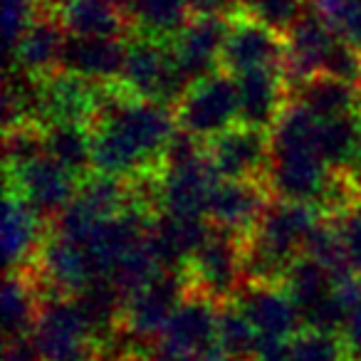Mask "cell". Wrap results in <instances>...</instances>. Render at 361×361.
<instances>
[{
    "label": "cell",
    "instance_id": "obj_34",
    "mask_svg": "<svg viewBox=\"0 0 361 361\" xmlns=\"http://www.w3.org/2000/svg\"><path fill=\"white\" fill-rule=\"evenodd\" d=\"M341 339L349 351V361H361V307L346 317L341 326Z\"/></svg>",
    "mask_w": 361,
    "mask_h": 361
},
{
    "label": "cell",
    "instance_id": "obj_15",
    "mask_svg": "<svg viewBox=\"0 0 361 361\" xmlns=\"http://www.w3.org/2000/svg\"><path fill=\"white\" fill-rule=\"evenodd\" d=\"M270 201L272 196L265 180L218 178L208 198L206 218L211 226L245 238L257 226Z\"/></svg>",
    "mask_w": 361,
    "mask_h": 361
},
{
    "label": "cell",
    "instance_id": "obj_33",
    "mask_svg": "<svg viewBox=\"0 0 361 361\" xmlns=\"http://www.w3.org/2000/svg\"><path fill=\"white\" fill-rule=\"evenodd\" d=\"M346 247V255L356 275H361V203L349 206L344 213L331 218Z\"/></svg>",
    "mask_w": 361,
    "mask_h": 361
},
{
    "label": "cell",
    "instance_id": "obj_21",
    "mask_svg": "<svg viewBox=\"0 0 361 361\" xmlns=\"http://www.w3.org/2000/svg\"><path fill=\"white\" fill-rule=\"evenodd\" d=\"M50 233V223L18 193L6 191L3 201V250L8 270H23L35 262L42 243Z\"/></svg>",
    "mask_w": 361,
    "mask_h": 361
},
{
    "label": "cell",
    "instance_id": "obj_38",
    "mask_svg": "<svg viewBox=\"0 0 361 361\" xmlns=\"http://www.w3.org/2000/svg\"><path fill=\"white\" fill-rule=\"evenodd\" d=\"M141 361H186V359H180V356H171V354H166V351H161V349H156V351H151L146 359H141Z\"/></svg>",
    "mask_w": 361,
    "mask_h": 361
},
{
    "label": "cell",
    "instance_id": "obj_25",
    "mask_svg": "<svg viewBox=\"0 0 361 361\" xmlns=\"http://www.w3.org/2000/svg\"><path fill=\"white\" fill-rule=\"evenodd\" d=\"M67 35L80 37H129L134 27L121 8L109 0H70L60 11Z\"/></svg>",
    "mask_w": 361,
    "mask_h": 361
},
{
    "label": "cell",
    "instance_id": "obj_3",
    "mask_svg": "<svg viewBox=\"0 0 361 361\" xmlns=\"http://www.w3.org/2000/svg\"><path fill=\"white\" fill-rule=\"evenodd\" d=\"M116 87L126 94L176 106L191 85L176 65L171 42L134 32L126 40L124 72Z\"/></svg>",
    "mask_w": 361,
    "mask_h": 361
},
{
    "label": "cell",
    "instance_id": "obj_1",
    "mask_svg": "<svg viewBox=\"0 0 361 361\" xmlns=\"http://www.w3.org/2000/svg\"><path fill=\"white\" fill-rule=\"evenodd\" d=\"M176 131L173 106L106 87L90 121L92 169L121 180L159 173Z\"/></svg>",
    "mask_w": 361,
    "mask_h": 361
},
{
    "label": "cell",
    "instance_id": "obj_36",
    "mask_svg": "<svg viewBox=\"0 0 361 361\" xmlns=\"http://www.w3.org/2000/svg\"><path fill=\"white\" fill-rule=\"evenodd\" d=\"M193 16H233L231 0H188Z\"/></svg>",
    "mask_w": 361,
    "mask_h": 361
},
{
    "label": "cell",
    "instance_id": "obj_30",
    "mask_svg": "<svg viewBox=\"0 0 361 361\" xmlns=\"http://www.w3.org/2000/svg\"><path fill=\"white\" fill-rule=\"evenodd\" d=\"M233 16H243L285 35L305 13L307 0H231Z\"/></svg>",
    "mask_w": 361,
    "mask_h": 361
},
{
    "label": "cell",
    "instance_id": "obj_23",
    "mask_svg": "<svg viewBox=\"0 0 361 361\" xmlns=\"http://www.w3.org/2000/svg\"><path fill=\"white\" fill-rule=\"evenodd\" d=\"M290 99L302 104L312 116L326 121L339 116L359 114L361 111V90L359 85L336 80L331 75H319L305 80L300 87L290 92Z\"/></svg>",
    "mask_w": 361,
    "mask_h": 361
},
{
    "label": "cell",
    "instance_id": "obj_39",
    "mask_svg": "<svg viewBox=\"0 0 361 361\" xmlns=\"http://www.w3.org/2000/svg\"><path fill=\"white\" fill-rule=\"evenodd\" d=\"M354 176V188H356V198H359V203H361V171H356V173H351Z\"/></svg>",
    "mask_w": 361,
    "mask_h": 361
},
{
    "label": "cell",
    "instance_id": "obj_12",
    "mask_svg": "<svg viewBox=\"0 0 361 361\" xmlns=\"http://www.w3.org/2000/svg\"><path fill=\"white\" fill-rule=\"evenodd\" d=\"M285 52V35L250 18L231 16L221 67L235 77L252 70H282Z\"/></svg>",
    "mask_w": 361,
    "mask_h": 361
},
{
    "label": "cell",
    "instance_id": "obj_6",
    "mask_svg": "<svg viewBox=\"0 0 361 361\" xmlns=\"http://www.w3.org/2000/svg\"><path fill=\"white\" fill-rule=\"evenodd\" d=\"M30 339L42 361H97V344L75 297H45Z\"/></svg>",
    "mask_w": 361,
    "mask_h": 361
},
{
    "label": "cell",
    "instance_id": "obj_24",
    "mask_svg": "<svg viewBox=\"0 0 361 361\" xmlns=\"http://www.w3.org/2000/svg\"><path fill=\"white\" fill-rule=\"evenodd\" d=\"M42 290L27 267L8 270L3 285V336H30L42 307Z\"/></svg>",
    "mask_w": 361,
    "mask_h": 361
},
{
    "label": "cell",
    "instance_id": "obj_10",
    "mask_svg": "<svg viewBox=\"0 0 361 361\" xmlns=\"http://www.w3.org/2000/svg\"><path fill=\"white\" fill-rule=\"evenodd\" d=\"M218 183L206 151L193 159L166 164L159 171V213L206 218L208 198Z\"/></svg>",
    "mask_w": 361,
    "mask_h": 361
},
{
    "label": "cell",
    "instance_id": "obj_18",
    "mask_svg": "<svg viewBox=\"0 0 361 361\" xmlns=\"http://www.w3.org/2000/svg\"><path fill=\"white\" fill-rule=\"evenodd\" d=\"M233 302L250 319V324L255 326L260 336L292 339L302 329L300 310L282 285L243 282Z\"/></svg>",
    "mask_w": 361,
    "mask_h": 361
},
{
    "label": "cell",
    "instance_id": "obj_35",
    "mask_svg": "<svg viewBox=\"0 0 361 361\" xmlns=\"http://www.w3.org/2000/svg\"><path fill=\"white\" fill-rule=\"evenodd\" d=\"M3 361H42V359L37 354L30 336H16V339H6Z\"/></svg>",
    "mask_w": 361,
    "mask_h": 361
},
{
    "label": "cell",
    "instance_id": "obj_27",
    "mask_svg": "<svg viewBox=\"0 0 361 361\" xmlns=\"http://www.w3.org/2000/svg\"><path fill=\"white\" fill-rule=\"evenodd\" d=\"M45 154L65 166L72 176L87 178L92 169V134L87 124H50L42 131Z\"/></svg>",
    "mask_w": 361,
    "mask_h": 361
},
{
    "label": "cell",
    "instance_id": "obj_29",
    "mask_svg": "<svg viewBox=\"0 0 361 361\" xmlns=\"http://www.w3.org/2000/svg\"><path fill=\"white\" fill-rule=\"evenodd\" d=\"M260 334L245 314L238 310L235 302L218 307V331L216 344L231 361H252Z\"/></svg>",
    "mask_w": 361,
    "mask_h": 361
},
{
    "label": "cell",
    "instance_id": "obj_19",
    "mask_svg": "<svg viewBox=\"0 0 361 361\" xmlns=\"http://www.w3.org/2000/svg\"><path fill=\"white\" fill-rule=\"evenodd\" d=\"M211 231L213 226L208 223V218L159 213L149 228L146 245H149L151 255L159 262L161 270L186 272L191 257L206 243Z\"/></svg>",
    "mask_w": 361,
    "mask_h": 361
},
{
    "label": "cell",
    "instance_id": "obj_9",
    "mask_svg": "<svg viewBox=\"0 0 361 361\" xmlns=\"http://www.w3.org/2000/svg\"><path fill=\"white\" fill-rule=\"evenodd\" d=\"M27 270L35 275L42 297H75L99 280L90 250L55 231L47 233L35 262Z\"/></svg>",
    "mask_w": 361,
    "mask_h": 361
},
{
    "label": "cell",
    "instance_id": "obj_4",
    "mask_svg": "<svg viewBox=\"0 0 361 361\" xmlns=\"http://www.w3.org/2000/svg\"><path fill=\"white\" fill-rule=\"evenodd\" d=\"M178 129L208 144L231 126L240 124V92L238 77L218 70L193 82L173 106Z\"/></svg>",
    "mask_w": 361,
    "mask_h": 361
},
{
    "label": "cell",
    "instance_id": "obj_20",
    "mask_svg": "<svg viewBox=\"0 0 361 361\" xmlns=\"http://www.w3.org/2000/svg\"><path fill=\"white\" fill-rule=\"evenodd\" d=\"M129 37H80L67 35L60 55V70L94 85H119Z\"/></svg>",
    "mask_w": 361,
    "mask_h": 361
},
{
    "label": "cell",
    "instance_id": "obj_16",
    "mask_svg": "<svg viewBox=\"0 0 361 361\" xmlns=\"http://www.w3.org/2000/svg\"><path fill=\"white\" fill-rule=\"evenodd\" d=\"M336 35L331 32V27L324 23V18L307 6L305 13L292 23V27L285 32V67L282 75L287 80L290 92L295 87H300L305 80L319 75L324 60L329 55L331 45H334Z\"/></svg>",
    "mask_w": 361,
    "mask_h": 361
},
{
    "label": "cell",
    "instance_id": "obj_8",
    "mask_svg": "<svg viewBox=\"0 0 361 361\" xmlns=\"http://www.w3.org/2000/svg\"><path fill=\"white\" fill-rule=\"evenodd\" d=\"M80 188V178L72 176L47 154L18 166H6V191H13L32 206L52 226Z\"/></svg>",
    "mask_w": 361,
    "mask_h": 361
},
{
    "label": "cell",
    "instance_id": "obj_32",
    "mask_svg": "<svg viewBox=\"0 0 361 361\" xmlns=\"http://www.w3.org/2000/svg\"><path fill=\"white\" fill-rule=\"evenodd\" d=\"M339 40L361 52V0H307Z\"/></svg>",
    "mask_w": 361,
    "mask_h": 361
},
{
    "label": "cell",
    "instance_id": "obj_28",
    "mask_svg": "<svg viewBox=\"0 0 361 361\" xmlns=\"http://www.w3.org/2000/svg\"><path fill=\"white\" fill-rule=\"evenodd\" d=\"M282 287L297 305L300 317H305L307 312L314 310L319 302H324L336 290V280L324 265L312 260L310 255H300L287 270Z\"/></svg>",
    "mask_w": 361,
    "mask_h": 361
},
{
    "label": "cell",
    "instance_id": "obj_31",
    "mask_svg": "<svg viewBox=\"0 0 361 361\" xmlns=\"http://www.w3.org/2000/svg\"><path fill=\"white\" fill-rule=\"evenodd\" d=\"M290 361H349V351L341 334L305 326L292 336Z\"/></svg>",
    "mask_w": 361,
    "mask_h": 361
},
{
    "label": "cell",
    "instance_id": "obj_26",
    "mask_svg": "<svg viewBox=\"0 0 361 361\" xmlns=\"http://www.w3.org/2000/svg\"><path fill=\"white\" fill-rule=\"evenodd\" d=\"M126 16L139 35L173 42L193 20V8L188 0H131Z\"/></svg>",
    "mask_w": 361,
    "mask_h": 361
},
{
    "label": "cell",
    "instance_id": "obj_22",
    "mask_svg": "<svg viewBox=\"0 0 361 361\" xmlns=\"http://www.w3.org/2000/svg\"><path fill=\"white\" fill-rule=\"evenodd\" d=\"M240 92V124L272 131L285 106L290 104V87L282 70H252L238 77Z\"/></svg>",
    "mask_w": 361,
    "mask_h": 361
},
{
    "label": "cell",
    "instance_id": "obj_11",
    "mask_svg": "<svg viewBox=\"0 0 361 361\" xmlns=\"http://www.w3.org/2000/svg\"><path fill=\"white\" fill-rule=\"evenodd\" d=\"M206 156L218 178L262 180L270 164V131L235 124L208 141Z\"/></svg>",
    "mask_w": 361,
    "mask_h": 361
},
{
    "label": "cell",
    "instance_id": "obj_5",
    "mask_svg": "<svg viewBox=\"0 0 361 361\" xmlns=\"http://www.w3.org/2000/svg\"><path fill=\"white\" fill-rule=\"evenodd\" d=\"M188 290L191 285H188L186 272L161 270L149 285H144L124 300L121 329L139 344L159 349L161 334L173 317L176 307L188 295Z\"/></svg>",
    "mask_w": 361,
    "mask_h": 361
},
{
    "label": "cell",
    "instance_id": "obj_7",
    "mask_svg": "<svg viewBox=\"0 0 361 361\" xmlns=\"http://www.w3.org/2000/svg\"><path fill=\"white\" fill-rule=\"evenodd\" d=\"M186 277L191 290L206 295L216 305L233 302L240 285L245 282L243 277V238L213 226L211 235L188 262Z\"/></svg>",
    "mask_w": 361,
    "mask_h": 361
},
{
    "label": "cell",
    "instance_id": "obj_37",
    "mask_svg": "<svg viewBox=\"0 0 361 361\" xmlns=\"http://www.w3.org/2000/svg\"><path fill=\"white\" fill-rule=\"evenodd\" d=\"M67 3H70V0H35L37 8H45V11H55V13H60Z\"/></svg>",
    "mask_w": 361,
    "mask_h": 361
},
{
    "label": "cell",
    "instance_id": "obj_17",
    "mask_svg": "<svg viewBox=\"0 0 361 361\" xmlns=\"http://www.w3.org/2000/svg\"><path fill=\"white\" fill-rule=\"evenodd\" d=\"M67 40V30L60 13L37 8L23 35L8 50V67H16L27 75L45 77L60 70V55Z\"/></svg>",
    "mask_w": 361,
    "mask_h": 361
},
{
    "label": "cell",
    "instance_id": "obj_40",
    "mask_svg": "<svg viewBox=\"0 0 361 361\" xmlns=\"http://www.w3.org/2000/svg\"><path fill=\"white\" fill-rule=\"evenodd\" d=\"M109 3H111V6H116V8H121V11H129V3H131V0H109Z\"/></svg>",
    "mask_w": 361,
    "mask_h": 361
},
{
    "label": "cell",
    "instance_id": "obj_13",
    "mask_svg": "<svg viewBox=\"0 0 361 361\" xmlns=\"http://www.w3.org/2000/svg\"><path fill=\"white\" fill-rule=\"evenodd\" d=\"M218 307L196 290H188L159 339V349L171 356L191 359L216 346Z\"/></svg>",
    "mask_w": 361,
    "mask_h": 361
},
{
    "label": "cell",
    "instance_id": "obj_2",
    "mask_svg": "<svg viewBox=\"0 0 361 361\" xmlns=\"http://www.w3.org/2000/svg\"><path fill=\"white\" fill-rule=\"evenodd\" d=\"M339 171L329 169L317 144H277L270 141V164L265 171V186L277 201L324 206Z\"/></svg>",
    "mask_w": 361,
    "mask_h": 361
},
{
    "label": "cell",
    "instance_id": "obj_14",
    "mask_svg": "<svg viewBox=\"0 0 361 361\" xmlns=\"http://www.w3.org/2000/svg\"><path fill=\"white\" fill-rule=\"evenodd\" d=\"M228 30H231V16H193L186 30L171 42L173 60L188 85L223 70L221 57Z\"/></svg>",
    "mask_w": 361,
    "mask_h": 361
}]
</instances>
